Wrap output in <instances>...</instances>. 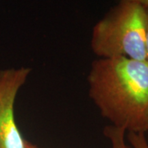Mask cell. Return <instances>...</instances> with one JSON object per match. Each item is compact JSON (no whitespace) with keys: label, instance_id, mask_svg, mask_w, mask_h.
Wrapping results in <instances>:
<instances>
[{"label":"cell","instance_id":"1","mask_svg":"<svg viewBox=\"0 0 148 148\" xmlns=\"http://www.w3.org/2000/svg\"><path fill=\"white\" fill-rule=\"evenodd\" d=\"M89 95L101 114L127 132L148 127V63L116 57L95 60L88 75Z\"/></svg>","mask_w":148,"mask_h":148},{"label":"cell","instance_id":"2","mask_svg":"<svg viewBox=\"0 0 148 148\" xmlns=\"http://www.w3.org/2000/svg\"><path fill=\"white\" fill-rule=\"evenodd\" d=\"M146 8L121 0L93 27L90 46L101 58L116 57L147 61Z\"/></svg>","mask_w":148,"mask_h":148},{"label":"cell","instance_id":"3","mask_svg":"<svg viewBox=\"0 0 148 148\" xmlns=\"http://www.w3.org/2000/svg\"><path fill=\"white\" fill-rule=\"evenodd\" d=\"M32 69L28 67L0 70V148H27L15 119V102Z\"/></svg>","mask_w":148,"mask_h":148},{"label":"cell","instance_id":"4","mask_svg":"<svg viewBox=\"0 0 148 148\" xmlns=\"http://www.w3.org/2000/svg\"><path fill=\"white\" fill-rule=\"evenodd\" d=\"M126 131L113 125L106 126L104 135L110 143V148H130L125 142ZM127 140L132 148H148L145 132H127Z\"/></svg>","mask_w":148,"mask_h":148},{"label":"cell","instance_id":"5","mask_svg":"<svg viewBox=\"0 0 148 148\" xmlns=\"http://www.w3.org/2000/svg\"><path fill=\"white\" fill-rule=\"evenodd\" d=\"M145 45L147 53V62L148 63V8H146V25H145Z\"/></svg>","mask_w":148,"mask_h":148},{"label":"cell","instance_id":"6","mask_svg":"<svg viewBox=\"0 0 148 148\" xmlns=\"http://www.w3.org/2000/svg\"><path fill=\"white\" fill-rule=\"evenodd\" d=\"M126 1H131V2H135L139 4L143 5L145 8H148V0H126Z\"/></svg>","mask_w":148,"mask_h":148},{"label":"cell","instance_id":"7","mask_svg":"<svg viewBox=\"0 0 148 148\" xmlns=\"http://www.w3.org/2000/svg\"><path fill=\"white\" fill-rule=\"evenodd\" d=\"M27 148H40V147H37V146H36V145H34V144H32V143H31L30 142H29L28 145H27Z\"/></svg>","mask_w":148,"mask_h":148},{"label":"cell","instance_id":"8","mask_svg":"<svg viewBox=\"0 0 148 148\" xmlns=\"http://www.w3.org/2000/svg\"><path fill=\"white\" fill-rule=\"evenodd\" d=\"M147 131H148V127H147Z\"/></svg>","mask_w":148,"mask_h":148}]
</instances>
